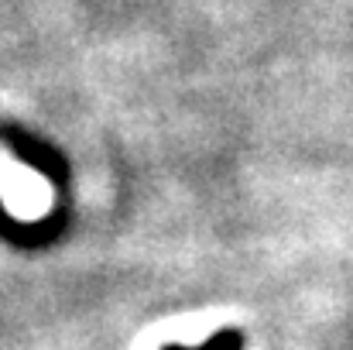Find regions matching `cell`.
Segmentation results:
<instances>
[{
	"instance_id": "1",
	"label": "cell",
	"mask_w": 353,
	"mask_h": 350,
	"mask_svg": "<svg viewBox=\"0 0 353 350\" xmlns=\"http://www.w3.org/2000/svg\"><path fill=\"white\" fill-rule=\"evenodd\" d=\"M165 350H189V347H165ZM196 350H243V337L236 330H220Z\"/></svg>"
}]
</instances>
